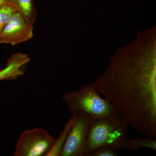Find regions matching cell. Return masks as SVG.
I'll list each match as a JSON object with an SVG mask.
<instances>
[{
	"label": "cell",
	"mask_w": 156,
	"mask_h": 156,
	"mask_svg": "<svg viewBox=\"0 0 156 156\" xmlns=\"http://www.w3.org/2000/svg\"><path fill=\"white\" fill-rule=\"evenodd\" d=\"M73 123V119L72 116L70 117L67 123L65 125L58 138L55 139L52 148L46 156H60L62 148L66 141L69 133L72 127Z\"/></svg>",
	"instance_id": "10"
},
{
	"label": "cell",
	"mask_w": 156,
	"mask_h": 156,
	"mask_svg": "<svg viewBox=\"0 0 156 156\" xmlns=\"http://www.w3.org/2000/svg\"><path fill=\"white\" fill-rule=\"evenodd\" d=\"M115 61L92 83L98 92L143 136L156 137L155 62Z\"/></svg>",
	"instance_id": "1"
},
{
	"label": "cell",
	"mask_w": 156,
	"mask_h": 156,
	"mask_svg": "<svg viewBox=\"0 0 156 156\" xmlns=\"http://www.w3.org/2000/svg\"><path fill=\"white\" fill-rule=\"evenodd\" d=\"M8 4L13 6L29 23L34 25L37 14L33 0H9Z\"/></svg>",
	"instance_id": "9"
},
{
	"label": "cell",
	"mask_w": 156,
	"mask_h": 156,
	"mask_svg": "<svg viewBox=\"0 0 156 156\" xmlns=\"http://www.w3.org/2000/svg\"><path fill=\"white\" fill-rule=\"evenodd\" d=\"M33 25L16 11L1 34L0 44L14 45L28 41L33 37Z\"/></svg>",
	"instance_id": "6"
},
{
	"label": "cell",
	"mask_w": 156,
	"mask_h": 156,
	"mask_svg": "<svg viewBox=\"0 0 156 156\" xmlns=\"http://www.w3.org/2000/svg\"><path fill=\"white\" fill-rule=\"evenodd\" d=\"M29 56L24 53L13 54L6 63L5 67L0 70V81L17 79L24 74V68L30 61Z\"/></svg>",
	"instance_id": "7"
},
{
	"label": "cell",
	"mask_w": 156,
	"mask_h": 156,
	"mask_svg": "<svg viewBox=\"0 0 156 156\" xmlns=\"http://www.w3.org/2000/svg\"><path fill=\"white\" fill-rule=\"evenodd\" d=\"M54 140L48 131L43 128L27 130L20 136L14 156H46Z\"/></svg>",
	"instance_id": "4"
},
{
	"label": "cell",
	"mask_w": 156,
	"mask_h": 156,
	"mask_svg": "<svg viewBox=\"0 0 156 156\" xmlns=\"http://www.w3.org/2000/svg\"><path fill=\"white\" fill-rule=\"evenodd\" d=\"M141 147L148 148L156 151V137L137 136L132 139L125 138L120 142L118 146V151L123 149H128L131 150L137 151Z\"/></svg>",
	"instance_id": "8"
},
{
	"label": "cell",
	"mask_w": 156,
	"mask_h": 156,
	"mask_svg": "<svg viewBox=\"0 0 156 156\" xmlns=\"http://www.w3.org/2000/svg\"><path fill=\"white\" fill-rule=\"evenodd\" d=\"M128 125L124 119L102 118L93 120L89 126L83 156L102 146H111L118 151L120 142L128 136Z\"/></svg>",
	"instance_id": "3"
},
{
	"label": "cell",
	"mask_w": 156,
	"mask_h": 156,
	"mask_svg": "<svg viewBox=\"0 0 156 156\" xmlns=\"http://www.w3.org/2000/svg\"><path fill=\"white\" fill-rule=\"evenodd\" d=\"M100 95L92 83L85 85L77 91L66 92L62 98L71 112L81 111L90 115L94 120L102 118L124 119L108 101Z\"/></svg>",
	"instance_id": "2"
},
{
	"label": "cell",
	"mask_w": 156,
	"mask_h": 156,
	"mask_svg": "<svg viewBox=\"0 0 156 156\" xmlns=\"http://www.w3.org/2000/svg\"><path fill=\"white\" fill-rule=\"evenodd\" d=\"M16 9L9 4H6L0 9V35Z\"/></svg>",
	"instance_id": "11"
},
{
	"label": "cell",
	"mask_w": 156,
	"mask_h": 156,
	"mask_svg": "<svg viewBox=\"0 0 156 156\" xmlns=\"http://www.w3.org/2000/svg\"><path fill=\"white\" fill-rule=\"evenodd\" d=\"M71 112L73 123L60 156H83L89 126L94 119L90 115L81 111Z\"/></svg>",
	"instance_id": "5"
},
{
	"label": "cell",
	"mask_w": 156,
	"mask_h": 156,
	"mask_svg": "<svg viewBox=\"0 0 156 156\" xmlns=\"http://www.w3.org/2000/svg\"><path fill=\"white\" fill-rule=\"evenodd\" d=\"M9 0H0V9L5 5L8 4Z\"/></svg>",
	"instance_id": "13"
},
{
	"label": "cell",
	"mask_w": 156,
	"mask_h": 156,
	"mask_svg": "<svg viewBox=\"0 0 156 156\" xmlns=\"http://www.w3.org/2000/svg\"><path fill=\"white\" fill-rule=\"evenodd\" d=\"M117 151L111 146L105 145L95 149L87 156H117Z\"/></svg>",
	"instance_id": "12"
}]
</instances>
